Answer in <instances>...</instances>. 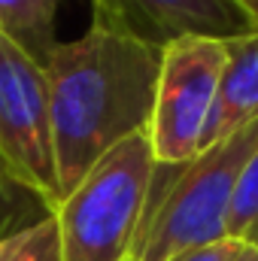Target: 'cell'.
<instances>
[{
    "label": "cell",
    "instance_id": "52a82bcc",
    "mask_svg": "<svg viewBox=\"0 0 258 261\" xmlns=\"http://www.w3.org/2000/svg\"><path fill=\"white\" fill-rule=\"evenodd\" d=\"M258 119V28L225 40V67L203 128L200 152Z\"/></svg>",
    "mask_w": 258,
    "mask_h": 261
},
{
    "label": "cell",
    "instance_id": "5b68a950",
    "mask_svg": "<svg viewBox=\"0 0 258 261\" xmlns=\"http://www.w3.org/2000/svg\"><path fill=\"white\" fill-rule=\"evenodd\" d=\"M0 158L52 210L61 203L43 64L0 37Z\"/></svg>",
    "mask_w": 258,
    "mask_h": 261
},
{
    "label": "cell",
    "instance_id": "277c9868",
    "mask_svg": "<svg viewBox=\"0 0 258 261\" xmlns=\"http://www.w3.org/2000/svg\"><path fill=\"white\" fill-rule=\"evenodd\" d=\"M225 67V40L179 37L164 43L149 143L158 167H183L200 152L203 128Z\"/></svg>",
    "mask_w": 258,
    "mask_h": 261
},
{
    "label": "cell",
    "instance_id": "8992f818",
    "mask_svg": "<svg viewBox=\"0 0 258 261\" xmlns=\"http://www.w3.org/2000/svg\"><path fill=\"white\" fill-rule=\"evenodd\" d=\"M94 24L116 28L158 46L179 37L231 40L255 31L237 0H91Z\"/></svg>",
    "mask_w": 258,
    "mask_h": 261
},
{
    "label": "cell",
    "instance_id": "7c38bea8",
    "mask_svg": "<svg viewBox=\"0 0 258 261\" xmlns=\"http://www.w3.org/2000/svg\"><path fill=\"white\" fill-rule=\"evenodd\" d=\"M240 249H243V240L225 237V240H216V243H207V246L186 249V252H179V255H173L167 261H234L240 255Z\"/></svg>",
    "mask_w": 258,
    "mask_h": 261
},
{
    "label": "cell",
    "instance_id": "8fae6325",
    "mask_svg": "<svg viewBox=\"0 0 258 261\" xmlns=\"http://www.w3.org/2000/svg\"><path fill=\"white\" fill-rule=\"evenodd\" d=\"M255 231H258V149L246 161L243 176L237 182L234 203H231V213H228V225H225V237L249 243Z\"/></svg>",
    "mask_w": 258,
    "mask_h": 261
},
{
    "label": "cell",
    "instance_id": "9a60e30c",
    "mask_svg": "<svg viewBox=\"0 0 258 261\" xmlns=\"http://www.w3.org/2000/svg\"><path fill=\"white\" fill-rule=\"evenodd\" d=\"M249 243H252V246H258V231L252 234V240H249Z\"/></svg>",
    "mask_w": 258,
    "mask_h": 261
},
{
    "label": "cell",
    "instance_id": "3957f363",
    "mask_svg": "<svg viewBox=\"0 0 258 261\" xmlns=\"http://www.w3.org/2000/svg\"><path fill=\"white\" fill-rule=\"evenodd\" d=\"M258 149V119L170 167L173 179L149 200L131 261H167L186 249L225 240L228 213L246 161Z\"/></svg>",
    "mask_w": 258,
    "mask_h": 261
},
{
    "label": "cell",
    "instance_id": "ba28073f",
    "mask_svg": "<svg viewBox=\"0 0 258 261\" xmlns=\"http://www.w3.org/2000/svg\"><path fill=\"white\" fill-rule=\"evenodd\" d=\"M58 6L61 0H0V37H6L37 64H46L58 46Z\"/></svg>",
    "mask_w": 258,
    "mask_h": 261
},
{
    "label": "cell",
    "instance_id": "9c48e42d",
    "mask_svg": "<svg viewBox=\"0 0 258 261\" xmlns=\"http://www.w3.org/2000/svg\"><path fill=\"white\" fill-rule=\"evenodd\" d=\"M55 210L43 200L40 195H34L0 158V240L34 228L37 222L49 219Z\"/></svg>",
    "mask_w": 258,
    "mask_h": 261
},
{
    "label": "cell",
    "instance_id": "5bb4252c",
    "mask_svg": "<svg viewBox=\"0 0 258 261\" xmlns=\"http://www.w3.org/2000/svg\"><path fill=\"white\" fill-rule=\"evenodd\" d=\"M234 261H258V246H252V243H243L240 255H237Z\"/></svg>",
    "mask_w": 258,
    "mask_h": 261
},
{
    "label": "cell",
    "instance_id": "4fadbf2b",
    "mask_svg": "<svg viewBox=\"0 0 258 261\" xmlns=\"http://www.w3.org/2000/svg\"><path fill=\"white\" fill-rule=\"evenodd\" d=\"M237 6L249 15V21L258 28V0H237Z\"/></svg>",
    "mask_w": 258,
    "mask_h": 261
},
{
    "label": "cell",
    "instance_id": "7a4b0ae2",
    "mask_svg": "<svg viewBox=\"0 0 258 261\" xmlns=\"http://www.w3.org/2000/svg\"><path fill=\"white\" fill-rule=\"evenodd\" d=\"M155 176L146 130L110 149L55 206L61 261H131Z\"/></svg>",
    "mask_w": 258,
    "mask_h": 261
},
{
    "label": "cell",
    "instance_id": "6da1fadb",
    "mask_svg": "<svg viewBox=\"0 0 258 261\" xmlns=\"http://www.w3.org/2000/svg\"><path fill=\"white\" fill-rule=\"evenodd\" d=\"M161 49L94 21L79 40L52 49L43 73L61 197L110 149L149 128Z\"/></svg>",
    "mask_w": 258,
    "mask_h": 261
},
{
    "label": "cell",
    "instance_id": "30bf717a",
    "mask_svg": "<svg viewBox=\"0 0 258 261\" xmlns=\"http://www.w3.org/2000/svg\"><path fill=\"white\" fill-rule=\"evenodd\" d=\"M0 261H61V237L55 213L34 228L0 240Z\"/></svg>",
    "mask_w": 258,
    "mask_h": 261
}]
</instances>
